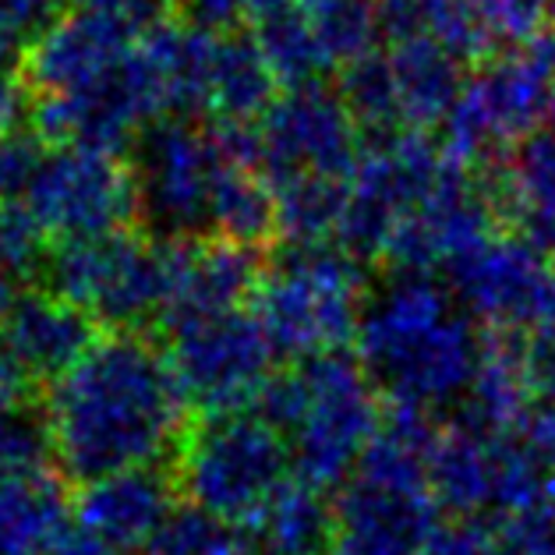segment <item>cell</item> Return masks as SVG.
<instances>
[{
    "label": "cell",
    "instance_id": "4",
    "mask_svg": "<svg viewBox=\"0 0 555 555\" xmlns=\"http://www.w3.org/2000/svg\"><path fill=\"white\" fill-rule=\"evenodd\" d=\"M269 422L287 446L294 478L315 489L347 481L372 446L369 389L330 364L308 369L276 389Z\"/></svg>",
    "mask_w": 555,
    "mask_h": 555
},
{
    "label": "cell",
    "instance_id": "3",
    "mask_svg": "<svg viewBox=\"0 0 555 555\" xmlns=\"http://www.w3.org/2000/svg\"><path fill=\"white\" fill-rule=\"evenodd\" d=\"M291 474L287 446L269 417L220 411L184 439L178 492L184 503L245 527Z\"/></svg>",
    "mask_w": 555,
    "mask_h": 555
},
{
    "label": "cell",
    "instance_id": "1",
    "mask_svg": "<svg viewBox=\"0 0 555 555\" xmlns=\"http://www.w3.org/2000/svg\"><path fill=\"white\" fill-rule=\"evenodd\" d=\"M53 460L67 481L156 467L181 425V386L153 350L111 344L67 369L50 403Z\"/></svg>",
    "mask_w": 555,
    "mask_h": 555
},
{
    "label": "cell",
    "instance_id": "9",
    "mask_svg": "<svg viewBox=\"0 0 555 555\" xmlns=\"http://www.w3.org/2000/svg\"><path fill=\"white\" fill-rule=\"evenodd\" d=\"M422 555H506L503 541H495L485 527H436Z\"/></svg>",
    "mask_w": 555,
    "mask_h": 555
},
{
    "label": "cell",
    "instance_id": "5",
    "mask_svg": "<svg viewBox=\"0 0 555 555\" xmlns=\"http://www.w3.org/2000/svg\"><path fill=\"white\" fill-rule=\"evenodd\" d=\"M178 481L159 467H139L82 485L72 524L53 555H145L173 513Z\"/></svg>",
    "mask_w": 555,
    "mask_h": 555
},
{
    "label": "cell",
    "instance_id": "6",
    "mask_svg": "<svg viewBox=\"0 0 555 555\" xmlns=\"http://www.w3.org/2000/svg\"><path fill=\"white\" fill-rule=\"evenodd\" d=\"M67 524L72 506L43 467H0V555H53Z\"/></svg>",
    "mask_w": 555,
    "mask_h": 555
},
{
    "label": "cell",
    "instance_id": "8",
    "mask_svg": "<svg viewBox=\"0 0 555 555\" xmlns=\"http://www.w3.org/2000/svg\"><path fill=\"white\" fill-rule=\"evenodd\" d=\"M145 555H248V552H245V534H241L237 524L184 503L173 506L167 524L159 527L153 548Z\"/></svg>",
    "mask_w": 555,
    "mask_h": 555
},
{
    "label": "cell",
    "instance_id": "7",
    "mask_svg": "<svg viewBox=\"0 0 555 555\" xmlns=\"http://www.w3.org/2000/svg\"><path fill=\"white\" fill-rule=\"evenodd\" d=\"M322 489L291 478L255 517L241 527L248 555H330L333 509Z\"/></svg>",
    "mask_w": 555,
    "mask_h": 555
},
{
    "label": "cell",
    "instance_id": "2",
    "mask_svg": "<svg viewBox=\"0 0 555 555\" xmlns=\"http://www.w3.org/2000/svg\"><path fill=\"white\" fill-rule=\"evenodd\" d=\"M431 474L411 442H372L333 506L330 555H422L436 534Z\"/></svg>",
    "mask_w": 555,
    "mask_h": 555
}]
</instances>
